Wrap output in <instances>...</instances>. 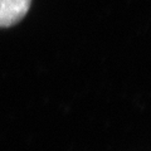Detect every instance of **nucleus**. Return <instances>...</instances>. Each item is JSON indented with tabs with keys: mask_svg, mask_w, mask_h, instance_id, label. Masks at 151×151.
Wrapping results in <instances>:
<instances>
[{
	"mask_svg": "<svg viewBox=\"0 0 151 151\" xmlns=\"http://www.w3.org/2000/svg\"><path fill=\"white\" fill-rule=\"evenodd\" d=\"M32 0H0V28L17 24L27 15Z\"/></svg>",
	"mask_w": 151,
	"mask_h": 151,
	"instance_id": "obj_1",
	"label": "nucleus"
}]
</instances>
